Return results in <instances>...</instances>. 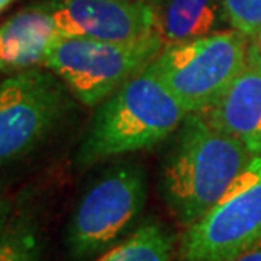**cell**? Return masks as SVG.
Returning a JSON list of instances; mask_svg holds the SVG:
<instances>
[{"mask_svg":"<svg viewBox=\"0 0 261 261\" xmlns=\"http://www.w3.org/2000/svg\"><path fill=\"white\" fill-rule=\"evenodd\" d=\"M59 36L137 41L155 32V4L143 0H39Z\"/></svg>","mask_w":261,"mask_h":261,"instance_id":"8","label":"cell"},{"mask_svg":"<svg viewBox=\"0 0 261 261\" xmlns=\"http://www.w3.org/2000/svg\"><path fill=\"white\" fill-rule=\"evenodd\" d=\"M14 2H15V0H0V14L5 12V10H7Z\"/></svg>","mask_w":261,"mask_h":261,"instance_id":"17","label":"cell"},{"mask_svg":"<svg viewBox=\"0 0 261 261\" xmlns=\"http://www.w3.org/2000/svg\"><path fill=\"white\" fill-rule=\"evenodd\" d=\"M261 244V155L232 182L219 202L186 227L182 261H234Z\"/></svg>","mask_w":261,"mask_h":261,"instance_id":"7","label":"cell"},{"mask_svg":"<svg viewBox=\"0 0 261 261\" xmlns=\"http://www.w3.org/2000/svg\"><path fill=\"white\" fill-rule=\"evenodd\" d=\"M59 37L53 15L36 0L0 25V73L46 68L47 53Z\"/></svg>","mask_w":261,"mask_h":261,"instance_id":"10","label":"cell"},{"mask_svg":"<svg viewBox=\"0 0 261 261\" xmlns=\"http://www.w3.org/2000/svg\"><path fill=\"white\" fill-rule=\"evenodd\" d=\"M147 202V175L135 162L107 167L85 191L66 227V249L74 261L105 253L137 227Z\"/></svg>","mask_w":261,"mask_h":261,"instance_id":"3","label":"cell"},{"mask_svg":"<svg viewBox=\"0 0 261 261\" xmlns=\"http://www.w3.org/2000/svg\"><path fill=\"white\" fill-rule=\"evenodd\" d=\"M164 46L157 32L137 41L116 42L59 36L47 53L46 68L64 83L74 99L98 107L148 68Z\"/></svg>","mask_w":261,"mask_h":261,"instance_id":"4","label":"cell"},{"mask_svg":"<svg viewBox=\"0 0 261 261\" xmlns=\"http://www.w3.org/2000/svg\"><path fill=\"white\" fill-rule=\"evenodd\" d=\"M251 39L236 29L169 44L148 69L179 99L187 113H202L221 96L246 63Z\"/></svg>","mask_w":261,"mask_h":261,"instance_id":"5","label":"cell"},{"mask_svg":"<svg viewBox=\"0 0 261 261\" xmlns=\"http://www.w3.org/2000/svg\"><path fill=\"white\" fill-rule=\"evenodd\" d=\"M226 22L223 0H159L155 32L165 46L209 36Z\"/></svg>","mask_w":261,"mask_h":261,"instance_id":"11","label":"cell"},{"mask_svg":"<svg viewBox=\"0 0 261 261\" xmlns=\"http://www.w3.org/2000/svg\"><path fill=\"white\" fill-rule=\"evenodd\" d=\"M177 238L164 223L147 219L96 261H174Z\"/></svg>","mask_w":261,"mask_h":261,"instance_id":"12","label":"cell"},{"mask_svg":"<svg viewBox=\"0 0 261 261\" xmlns=\"http://www.w3.org/2000/svg\"><path fill=\"white\" fill-rule=\"evenodd\" d=\"M202 115L254 157L261 155V54L253 39L243 69Z\"/></svg>","mask_w":261,"mask_h":261,"instance_id":"9","label":"cell"},{"mask_svg":"<svg viewBox=\"0 0 261 261\" xmlns=\"http://www.w3.org/2000/svg\"><path fill=\"white\" fill-rule=\"evenodd\" d=\"M234 261H261V244L256 248L249 249L244 254H241L240 258H236Z\"/></svg>","mask_w":261,"mask_h":261,"instance_id":"16","label":"cell"},{"mask_svg":"<svg viewBox=\"0 0 261 261\" xmlns=\"http://www.w3.org/2000/svg\"><path fill=\"white\" fill-rule=\"evenodd\" d=\"M172 137L160 192L177 221L189 227L219 202L254 155L202 113H187Z\"/></svg>","mask_w":261,"mask_h":261,"instance_id":"1","label":"cell"},{"mask_svg":"<svg viewBox=\"0 0 261 261\" xmlns=\"http://www.w3.org/2000/svg\"><path fill=\"white\" fill-rule=\"evenodd\" d=\"M73 94L47 68L0 81V165L15 162L46 140L68 115Z\"/></svg>","mask_w":261,"mask_h":261,"instance_id":"6","label":"cell"},{"mask_svg":"<svg viewBox=\"0 0 261 261\" xmlns=\"http://www.w3.org/2000/svg\"><path fill=\"white\" fill-rule=\"evenodd\" d=\"M143 2H150V4H157L159 0H143Z\"/></svg>","mask_w":261,"mask_h":261,"instance_id":"19","label":"cell"},{"mask_svg":"<svg viewBox=\"0 0 261 261\" xmlns=\"http://www.w3.org/2000/svg\"><path fill=\"white\" fill-rule=\"evenodd\" d=\"M187 116L172 91L148 68L96 107L76 153L77 167L152 148L174 135Z\"/></svg>","mask_w":261,"mask_h":261,"instance_id":"2","label":"cell"},{"mask_svg":"<svg viewBox=\"0 0 261 261\" xmlns=\"http://www.w3.org/2000/svg\"><path fill=\"white\" fill-rule=\"evenodd\" d=\"M9 219H10V205L0 197V232H2L5 224L9 223Z\"/></svg>","mask_w":261,"mask_h":261,"instance_id":"15","label":"cell"},{"mask_svg":"<svg viewBox=\"0 0 261 261\" xmlns=\"http://www.w3.org/2000/svg\"><path fill=\"white\" fill-rule=\"evenodd\" d=\"M223 10L231 29L249 39L261 34V0H223Z\"/></svg>","mask_w":261,"mask_h":261,"instance_id":"14","label":"cell"},{"mask_svg":"<svg viewBox=\"0 0 261 261\" xmlns=\"http://www.w3.org/2000/svg\"><path fill=\"white\" fill-rule=\"evenodd\" d=\"M42 241L29 216H15L0 232V261H41Z\"/></svg>","mask_w":261,"mask_h":261,"instance_id":"13","label":"cell"},{"mask_svg":"<svg viewBox=\"0 0 261 261\" xmlns=\"http://www.w3.org/2000/svg\"><path fill=\"white\" fill-rule=\"evenodd\" d=\"M254 42H256V46H258V49H259V54H261V34L256 37V39H253Z\"/></svg>","mask_w":261,"mask_h":261,"instance_id":"18","label":"cell"}]
</instances>
